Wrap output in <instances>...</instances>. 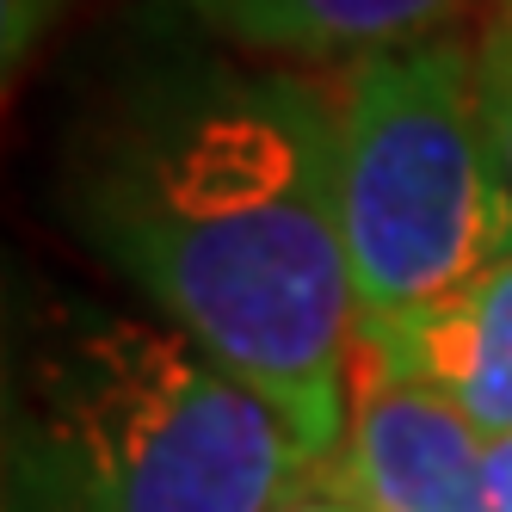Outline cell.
Masks as SVG:
<instances>
[{
    "label": "cell",
    "instance_id": "obj_7",
    "mask_svg": "<svg viewBox=\"0 0 512 512\" xmlns=\"http://www.w3.org/2000/svg\"><path fill=\"white\" fill-rule=\"evenodd\" d=\"M475 93H482V124L512 192V0H488V19L475 31Z\"/></svg>",
    "mask_w": 512,
    "mask_h": 512
},
{
    "label": "cell",
    "instance_id": "obj_4",
    "mask_svg": "<svg viewBox=\"0 0 512 512\" xmlns=\"http://www.w3.org/2000/svg\"><path fill=\"white\" fill-rule=\"evenodd\" d=\"M488 451L494 438L451 395L358 346L346 438L321 475L364 512H500Z\"/></svg>",
    "mask_w": 512,
    "mask_h": 512
},
{
    "label": "cell",
    "instance_id": "obj_8",
    "mask_svg": "<svg viewBox=\"0 0 512 512\" xmlns=\"http://www.w3.org/2000/svg\"><path fill=\"white\" fill-rule=\"evenodd\" d=\"M488 469H494V506H500V512H512V432H506V438H494Z\"/></svg>",
    "mask_w": 512,
    "mask_h": 512
},
{
    "label": "cell",
    "instance_id": "obj_6",
    "mask_svg": "<svg viewBox=\"0 0 512 512\" xmlns=\"http://www.w3.org/2000/svg\"><path fill=\"white\" fill-rule=\"evenodd\" d=\"M463 7H475V0H186V13H198L235 50L334 68L371 50L451 31Z\"/></svg>",
    "mask_w": 512,
    "mask_h": 512
},
{
    "label": "cell",
    "instance_id": "obj_1",
    "mask_svg": "<svg viewBox=\"0 0 512 512\" xmlns=\"http://www.w3.org/2000/svg\"><path fill=\"white\" fill-rule=\"evenodd\" d=\"M68 216L321 463L340 451L358 297L321 81L235 56L149 68L87 124Z\"/></svg>",
    "mask_w": 512,
    "mask_h": 512
},
{
    "label": "cell",
    "instance_id": "obj_5",
    "mask_svg": "<svg viewBox=\"0 0 512 512\" xmlns=\"http://www.w3.org/2000/svg\"><path fill=\"white\" fill-rule=\"evenodd\" d=\"M358 346H371L383 364L451 395L488 438H506L512 432V253L414 321L358 327Z\"/></svg>",
    "mask_w": 512,
    "mask_h": 512
},
{
    "label": "cell",
    "instance_id": "obj_3",
    "mask_svg": "<svg viewBox=\"0 0 512 512\" xmlns=\"http://www.w3.org/2000/svg\"><path fill=\"white\" fill-rule=\"evenodd\" d=\"M358 327L438 309L512 253V192L475 93V38L371 50L327 81Z\"/></svg>",
    "mask_w": 512,
    "mask_h": 512
},
{
    "label": "cell",
    "instance_id": "obj_2",
    "mask_svg": "<svg viewBox=\"0 0 512 512\" xmlns=\"http://www.w3.org/2000/svg\"><path fill=\"white\" fill-rule=\"evenodd\" d=\"M321 457L186 334L56 309L13 352L7 512H278Z\"/></svg>",
    "mask_w": 512,
    "mask_h": 512
}]
</instances>
